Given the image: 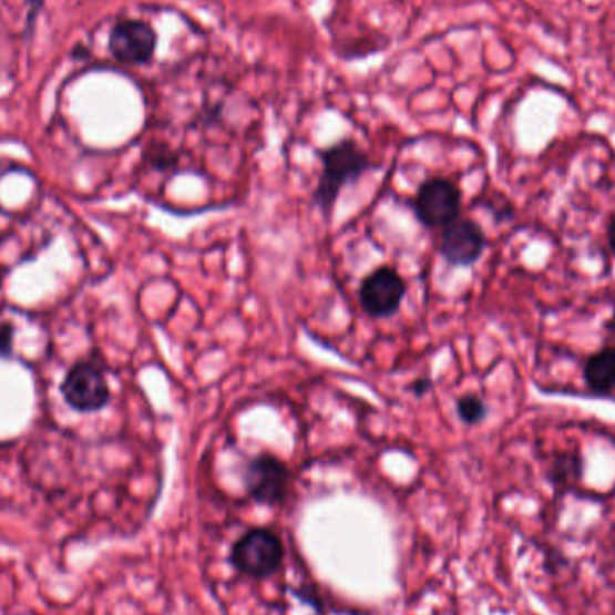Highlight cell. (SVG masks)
<instances>
[{"label":"cell","mask_w":615,"mask_h":615,"mask_svg":"<svg viewBox=\"0 0 615 615\" xmlns=\"http://www.w3.org/2000/svg\"><path fill=\"white\" fill-rule=\"evenodd\" d=\"M319 157L322 173L311 201L325 215H329L342 187L355 184L363 173L375 167V164L353 139H342L339 143L320 150Z\"/></svg>","instance_id":"1"},{"label":"cell","mask_w":615,"mask_h":615,"mask_svg":"<svg viewBox=\"0 0 615 615\" xmlns=\"http://www.w3.org/2000/svg\"><path fill=\"white\" fill-rule=\"evenodd\" d=\"M285 545L270 530L248 531L234 544L230 563L245 576L268 577L281 567Z\"/></svg>","instance_id":"2"},{"label":"cell","mask_w":615,"mask_h":615,"mask_svg":"<svg viewBox=\"0 0 615 615\" xmlns=\"http://www.w3.org/2000/svg\"><path fill=\"white\" fill-rule=\"evenodd\" d=\"M245 492L263 506H279L290 492L291 473L281 459L270 453H259L244 468Z\"/></svg>","instance_id":"3"},{"label":"cell","mask_w":615,"mask_h":615,"mask_svg":"<svg viewBox=\"0 0 615 615\" xmlns=\"http://www.w3.org/2000/svg\"><path fill=\"white\" fill-rule=\"evenodd\" d=\"M463 193L455 182L432 177L421 184L412 201V209L427 229H438L452 224L461 215Z\"/></svg>","instance_id":"4"},{"label":"cell","mask_w":615,"mask_h":615,"mask_svg":"<svg viewBox=\"0 0 615 615\" xmlns=\"http://www.w3.org/2000/svg\"><path fill=\"white\" fill-rule=\"evenodd\" d=\"M406 297V281L391 267L377 268L375 273L363 277L358 299L362 310L372 319H387L400 310Z\"/></svg>","instance_id":"5"},{"label":"cell","mask_w":615,"mask_h":615,"mask_svg":"<svg viewBox=\"0 0 615 615\" xmlns=\"http://www.w3.org/2000/svg\"><path fill=\"white\" fill-rule=\"evenodd\" d=\"M63 398L72 409L96 412L110 401L105 375L91 362H78L63 380Z\"/></svg>","instance_id":"6"},{"label":"cell","mask_w":615,"mask_h":615,"mask_svg":"<svg viewBox=\"0 0 615 615\" xmlns=\"http://www.w3.org/2000/svg\"><path fill=\"white\" fill-rule=\"evenodd\" d=\"M109 49L117 62L143 65L155 54L157 33L143 20H121L110 31Z\"/></svg>","instance_id":"7"},{"label":"cell","mask_w":615,"mask_h":615,"mask_svg":"<svg viewBox=\"0 0 615 615\" xmlns=\"http://www.w3.org/2000/svg\"><path fill=\"white\" fill-rule=\"evenodd\" d=\"M486 248V236L473 219H455L447 225L439 244V253L452 267H472Z\"/></svg>","instance_id":"8"},{"label":"cell","mask_w":615,"mask_h":615,"mask_svg":"<svg viewBox=\"0 0 615 615\" xmlns=\"http://www.w3.org/2000/svg\"><path fill=\"white\" fill-rule=\"evenodd\" d=\"M583 380L588 391L599 397L615 392V346H605L587 358L583 366Z\"/></svg>","instance_id":"9"},{"label":"cell","mask_w":615,"mask_h":615,"mask_svg":"<svg viewBox=\"0 0 615 615\" xmlns=\"http://www.w3.org/2000/svg\"><path fill=\"white\" fill-rule=\"evenodd\" d=\"M545 478L560 495L571 492L583 478L582 453L577 450H563V452L554 453Z\"/></svg>","instance_id":"10"},{"label":"cell","mask_w":615,"mask_h":615,"mask_svg":"<svg viewBox=\"0 0 615 615\" xmlns=\"http://www.w3.org/2000/svg\"><path fill=\"white\" fill-rule=\"evenodd\" d=\"M459 420L464 424H479L486 420L488 406L486 401L482 400L478 394H464L459 398L458 406Z\"/></svg>","instance_id":"11"},{"label":"cell","mask_w":615,"mask_h":615,"mask_svg":"<svg viewBox=\"0 0 615 615\" xmlns=\"http://www.w3.org/2000/svg\"><path fill=\"white\" fill-rule=\"evenodd\" d=\"M11 331L10 325H0V357H10L11 355Z\"/></svg>","instance_id":"12"},{"label":"cell","mask_w":615,"mask_h":615,"mask_svg":"<svg viewBox=\"0 0 615 615\" xmlns=\"http://www.w3.org/2000/svg\"><path fill=\"white\" fill-rule=\"evenodd\" d=\"M430 389H432V382H430L429 378H418V380L410 386V391L414 392L416 397H423Z\"/></svg>","instance_id":"13"},{"label":"cell","mask_w":615,"mask_h":615,"mask_svg":"<svg viewBox=\"0 0 615 615\" xmlns=\"http://www.w3.org/2000/svg\"><path fill=\"white\" fill-rule=\"evenodd\" d=\"M606 236H608V245H611L612 253L615 254V216H612L608 229H606Z\"/></svg>","instance_id":"14"},{"label":"cell","mask_w":615,"mask_h":615,"mask_svg":"<svg viewBox=\"0 0 615 615\" xmlns=\"http://www.w3.org/2000/svg\"><path fill=\"white\" fill-rule=\"evenodd\" d=\"M605 331L615 340V311L612 314L611 319L606 320Z\"/></svg>","instance_id":"15"}]
</instances>
